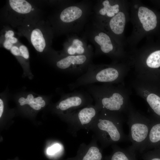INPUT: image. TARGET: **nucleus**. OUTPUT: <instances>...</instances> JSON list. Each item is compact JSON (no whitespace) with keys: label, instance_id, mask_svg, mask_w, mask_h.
Instances as JSON below:
<instances>
[{"label":"nucleus","instance_id":"obj_1","mask_svg":"<svg viewBox=\"0 0 160 160\" xmlns=\"http://www.w3.org/2000/svg\"><path fill=\"white\" fill-rule=\"evenodd\" d=\"M123 120L115 112L101 110L89 130L103 149L110 145L129 141L123 129Z\"/></svg>","mask_w":160,"mask_h":160},{"label":"nucleus","instance_id":"obj_2","mask_svg":"<svg viewBox=\"0 0 160 160\" xmlns=\"http://www.w3.org/2000/svg\"><path fill=\"white\" fill-rule=\"evenodd\" d=\"M129 115L127 124L129 129L128 135L132 143L129 146L140 153L144 151L147 140L152 120L137 114Z\"/></svg>","mask_w":160,"mask_h":160},{"label":"nucleus","instance_id":"obj_3","mask_svg":"<svg viewBox=\"0 0 160 160\" xmlns=\"http://www.w3.org/2000/svg\"><path fill=\"white\" fill-rule=\"evenodd\" d=\"M100 111L90 105L65 114L71 124L72 134L81 129L89 130Z\"/></svg>","mask_w":160,"mask_h":160},{"label":"nucleus","instance_id":"obj_4","mask_svg":"<svg viewBox=\"0 0 160 160\" xmlns=\"http://www.w3.org/2000/svg\"><path fill=\"white\" fill-rule=\"evenodd\" d=\"M93 99L87 92L76 90L62 97L55 106V109L66 114L92 104Z\"/></svg>","mask_w":160,"mask_h":160},{"label":"nucleus","instance_id":"obj_5","mask_svg":"<svg viewBox=\"0 0 160 160\" xmlns=\"http://www.w3.org/2000/svg\"><path fill=\"white\" fill-rule=\"evenodd\" d=\"M88 61L87 57L85 55H70L57 61L56 65L60 70L72 74H79L86 71Z\"/></svg>","mask_w":160,"mask_h":160},{"label":"nucleus","instance_id":"obj_6","mask_svg":"<svg viewBox=\"0 0 160 160\" xmlns=\"http://www.w3.org/2000/svg\"><path fill=\"white\" fill-rule=\"evenodd\" d=\"M97 141L94 137L89 144H81L76 155L68 160H103V149L98 146Z\"/></svg>","mask_w":160,"mask_h":160},{"label":"nucleus","instance_id":"obj_7","mask_svg":"<svg viewBox=\"0 0 160 160\" xmlns=\"http://www.w3.org/2000/svg\"><path fill=\"white\" fill-rule=\"evenodd\" d=\"M137 15L145 31H149L156 28L157 23V17L151 10L146 7L140 6L138 9Z\"/></svg>","mask_w":160,"mask_h":160},{"label":"nucleus","instance_id":"obj_8","mask_svg":"<svg viewBox=\"0 0 160 160\" xmlns=\"http://www.w3.org/2000/svg\"><path fill=\"white\" fill-rule=\"evenodd\" d=\"M153 148H160V120H152L144 152Z\"/></svg>","mask_w":160,"mask_h":160},{"label":"nucleus","instance_id":"obj_9","mask_svg":"<svg viewBox=\"0 0 160 160\" xmlns=\"http://www.w3.org/2000/svg\"><path fill=\"white\" fill-rule=\"evenodd\" d=\"M111 147L112 153L105 156L104 160H136V151L129 146L124 149L114 144Z\"/></svg>","mask_w":160,"mask_h":160},{"label":"nucleus","instance_id":"obj_10","mask_svg":"<svg viewBox=\"0 0 160 160\" xmlns=\"http://www.w3.org/2000/svg\"><path fill=\"white\" fill-rule=\"evenodd\" d=\"M18 102L21 106L28 105L36 110H40L46 104L45 101L41 96L35 97L32 94H28L25 97H20Z\"/></svg>","mask_w":160,"mask_h":160},{"label":"nucleus","instance_id":"obj_11","mask_svg":"<svg viewBox=\"0 0 160 160\" xmlns=\"http://www.w3.org/2000/svg\"><path fill=\"white\" fill-rule=\"evenodd\" d=\"M125 16L124 12H119L110 20L109 25L112 31L117 35L123 32L125 24Z\"/></svg>","mask_w":160,"mask_h":160},{"label":"nucleus","instance_id":"obj_12","mask_svg":"<svg viewBox=\"0 0 160 160\" xmlns=\"http://www.w3.org/2000/svg\"><path fill=\"white\" fill-rule=\"evenodd\" d=\"M82 14V11L79 8L72 6L64 9L60 14V18L64 22L70 23L79 18Z\"/></svg>","mask_w":160,"mask_h":160},{"label":"nucleus","instance_id":"obj_13","mask_svg":"<svg viewBox=\"0 0 160 160\" xmlns=\"http://www.w3.org/2000/svg\"><path fill=\"white\" fill-rule=\"evenodd\" d=\"M95 41L100 46L101 51L108 53L113 49V46L109 36L105 33L101 32L94 38Z\"/></svg>","mask_w":160,"mask_h":160},{"label":"nucleus","instance_id":"obj_14","mask_svg":"<svg viewBox=\"0 0 160 160\" xmlns=\"http://www.w3.org/2000/svg\"><path fill=\"white\" fill-rule=\"evenodd\" d=\"M31 43L36 49L41 52L46 46L45 41L43 34L39 29L33 30L31 33Z\"/></svg>","mask_w":160,"mask_h":160},{"label":"nucleus","instance_id":"obj_15","mask_svg":"<svg viewBox=\"0 0 160 160\" xmlns=\"http://www.w3.org/2000/svg\"><path fill=\"white\" fill-rule=\"evenodd\" d=\"M9 2L11 7L20 13H28L32 9L31 4L25 0H9Z\"/></svg>","mask_w":160,"mask_h":160},{"label":"nucleus","instance_id":"obj_16","mask_svg":"<svg viewBox=\"0 0 160 160\" xmlns=\"http://www.w3.org/2000/svg\"><path fill=\"white\" fill-rule=\"evenodd\" d=\"M103 7L99 10V13L102 15L106 14L107 16L109 17H113L115 14H117L119 12V6L118 4L111 5L109 1L106 0L102 3Z\"/></svg>","mask_w":160,"mask_h":160},{"label":"nucleus","instance_id":"obj_17","mask_svg":"<svg viewBox=\"0 0 160 160\" xmlns=\"http://www.w3.org/2000/svg\"><path fill=\"white\" fill-rule=\"evenodd\" d=\"M146 100L154 112L160 117V97L155 94L152 93L148 96Z\"/></svg>","mask_w":160,"mask_h":160},{"label":"nucleus","instance_id":"obj_18","mask_svg":"<svg viewBox=\"0 0 160 160\" xmlns=\"http://www.w3.org/2000/svg\"><path fill=\"white\" fill-rule=\"evenodd\" d=\"M149 67L156 68L160 66V50L155 51L151 54L146 61Z\"/></svg>","mask_w":160,"mask_h":160},{"label":"nucleus","instance_id":"obj_19","mask_svg":"<svg viewBox=\"0 0 160 160\" xmlns=\"http://www.w3.org/2000/svg\"><path fill=\"white\" fill-rule=\"evenodd\" d=\"M142 158L144 160H160V148L143 153Z\"/></svg>","mask_w":160,"mask_h":160},{"label":"nucleus","instance_id":"obj_20","mask_svg":"<svg viewBox=\"0 0 160 160\" xmlns=\"http://www.w3.org/2000/svg\"><path fill=\"white\" fill-rule=\"evenodd\" d=\"M60 149V145L58 144H55L48 148L47 153L49 155H52L57 152Z\"/></svg>","mask_w":160,"mask_h":160},{"label":"nucleus","instance_id":"obj_21","mask_svg":"<svg viewBox=\"0 0 160 160\" xmlns=\"http://www.w3.org/2000/svg\"><path fill=\"white\" fill-rule=\"evenodd\" d=\"M20 56L26 59L29 57V53L27 48L25 46L21 45L19 47Z\"/></svg>","mask_w":160,"mask_h":160},{"label":"nucleus","instance_id":"obj_22","mask_svg":"<svg viewBox=\"0 0 160 160\" xmlns=\"http://www.w3.org/2000/svg\"><path fill=\"white\" fill-rule=\"evenodd\" d=\"M83 45V43L81 41L78 39H76L73 40L72 44L71 46L76 49L78 46H82Z\"/></svg>","mask_w":160,"mask_h":160},{"label":"nucleus","instance_id":"obj_23","mask_svg":"<svg viewBox=\"0 0 160 160\" xmlns=\"http://www.w3.org/2000/svg\"><path fill=\"white\" fill-rule=\"evenodd\" d=\"M11 52L15 56L20 55L19 49L16 46H13L11 49Z\"/></svg>","mask_w":160,"mask_h":160},{"label":"nucleus","instance_id":"obj_24","mask_svg":"<svg viewBox=\"0 0 160 160\" xmlns=\"http://www.w3.org/2000/svg\"><path fill=\"white\" fill-rule=\"evenodd\" d=\"M76 54L78 55H83V54L84 53L85 50L84 48L82 46H79L75 49Z\"/></svg>","mask_w":160,"mask_h":160},{"label":"nucleus","instance_id":"obj_25","mask_svg":"<svg viewBox=\"0 0 160 160\" xmlns=\"http://www.w3.org/2000/svg\"><path fill=\"white\" fill-rule=\"evenodd\" d=\"M13 44L8 40L6 39L3 43L4 47L7 49H11Z\"/></svg>","mask_w":160,"mask_h":160},{"label":"nucleus","instance_id":"obj_26","mask_svg":"<svg viewBox=\"0 0 160 160\" xmlns=\"http://www.w3.org/2000/svg\"><path fill=\"white\" fill-rule=\"evenodd\" d=\"M67 52L70 55H75L76 54L75 49L70 46L68 49Z\"/></svg>","mask_w":160,"mask_h":160},{"label":"nucleus","instance_id":"obj_27","mask_svg":"<svg viewBox=\"0 0 160 160\" xmlns=\"http://www.w3.org/2000/svg\"><path fill=\"white\" fill-rule=\"evenodd\" d=\"M4 111V103L2 99H0V117H1Z\"/></svg>","mask_w":160,"mask_h":160},{"label":"nucleus","instance_id":"obj_28","mask_svg":"<svg viewBox=\"0 0 160 160\" xmlns=\"http://www.w3.org/2000/svg\"><path fill=\"white\" fill-rule=\"evenodd\" d=\"M14 34L13 32L11 30H9L7 31L5 35L6 39L10 37H13Z\"/></svg>","mask_w":160,"mask_h":160},{"label":"nucleus","instance_id":"obj_29","mask_svg":"<svg viewBox=\"0 0 160 160\" xmlns=\"http://www.w3.org/2000/svg\"><path fill=\"white\" fill-rule=\"evenodd\" d=\"M6 39L8 40L12 44L15 43L17 41V39L13 37H10Z\"/></svg>","mask_w":160,"mask_h":160},{"label":"nucleus","instance_id":"obj_30","mask_svg":"<svg viewBox=\"0 0 160 160\" xmlns=\"http://www.w3.org/2000/svg\"><path fill=\"white\" fill-rule=\"evenodd\" d=\"M34 9L33 8H32V11H33Z\"/></svg>","mask_w":160,"mask_h":160},{"label":"nucleus","instance_id":"obj_31","mask_svg":"<svg viewBox=\"0 0 160 160\" xmlns=\"http://www.w3.org/2000/svg\"><path fill=\"white\" fill-rule=\"evenodd\" d=\"M28 26H29V25H28Z\"/></svg>","mask_w":160,"mask_h":160}]
</instances>
